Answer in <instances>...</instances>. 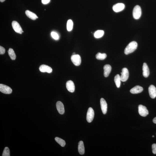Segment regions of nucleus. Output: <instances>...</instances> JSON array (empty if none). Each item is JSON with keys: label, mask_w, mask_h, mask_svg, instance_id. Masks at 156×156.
<instances>
[{"label": "nucleus", "mask_w": 156, "mask_h": 156, "mask_svg": "<svg viewBox=\"0 0 156 156\" xmlns=\"http://www.w3.org/2000/svg\"><path fill=\"white\" fill-rule=\"evenodd\" d=\"M5 50L4 48L0 46V54H3L5 53Z\"/></svg>", "instance_id": "nucleus-29"}, {"label": "nucleus", "mask_w": 156, "mask_h": 156, "mask_svg": "<svg viewBox=\"0 0 156 156\" xmlns=\"http://www.w3.org/2000/svg\"><path fill=\"white\" fill-rule=\"evenodd\" d=\"M121 74V75L120 76L121 81L124 82L127 81L129 76L128 70L127 68H122Z\"/></svg>", "instance_id": "nucleus-5"}, {"label": "nucleus", "mask_w": 156, "mask_h": 156, "mask_svg": "<svg viewBox=\"0 0 156 156\" xmlns=\"http://www.w3.org/2000/svg\"><path fill=\"white\" fill-rule=\"evenodd\" d=\"M75 54H76L75 53H73V54H72V55H75Z\"/></svg>", "instance_id": "nucleus-33"}, {"label": "nucleus", "mask_w": 156, "mask_h": 156, "mask_svg": "<svg viewBox=\"0 0 156 156\" xmlns=\"http://www.w3.org/2000/svg\"><path fill=\"white\" fill-rule=\"evenodd\" d=\"M10 156V151L9 148L8 147H5L2 156Z\"/></svg>", "instance_id": "nucleus-26"}, {"label": "nucleus", "mask_w": 156, "mask_h": 156, "mask_svg": "<svg viewBox=\"0 0 156 156\" xmlns=\"http://www.w3.org/2000/svg\"><path fill=\"white\" fill-rule=\"evenodd\" d=\"M142 14V9L140 6L139 5L135 6L133 11V18L136 20H138Z\"/></svg>", "instance_id": "nucleus-2"}, {"label": "nucleus", "mask_w": 156, "mask_h": 156, "mask_svg": "<svg viewBox=\"0 0 156 156\" xmlns=\"http://www.w3.org/2000/svg\"><path fill=\"white\" fill-rule=\"evenodd\" d=\"M25 14L28 17L33 20H36L38 18L36 14L28 10H26Z\"/></svg>", "instance_id": "nucleus-19"}, {"label": "nucleus", "mask_w": 156, "mask_h": 156, "mask_svg": "<svg viewBox=\"0 0 156 156\" xmlns=\"http://www.w3.org/2000/svg\"><path fill=\"white\" fill-rule=\"evenodd\" d=\"M0 91L3 93L9 94L12 92V90L10 87L6 85L2 84H0Z\"/></svg>", "instance_id": "nucleus-3"}, {"label": "nucleus", "mask_w": 156, "mask_h": 156, "mask_svg": "<svg viewBox=\"0 0 156 156\" xmlns=\"http://www.w3.org/2000/svg\"><path fill=\"white\" fill-rule=\"evenodd\" d=\"M104 31L102 30H98L94 32V36L96 38H100L103 36Z\"/></svg>", "instance_id": "nucleus-23"}, {"label": "nucleus", "mask_w": 156, "mask_h": 156, "mask_svg": "<svg viewBox=\"0 0 156 156\" xmlns=\"http://www.w3.org/2000/svg\"><path fill=\"white\" fill-rule=\"evenodd\" d=\"M67 89L71 92H73L75 90V86L74 83L72 80H68L66 83Z\"/></svg>", "instance_id": "nucleus-12"}, {"label": "nucleus", "mask_w": 156, "mask_h": 156, "mask_svg": "<svg viewBox=\"0 0 156 156\" xmlns=\"http://www.w3.org/2000/svg\"><path fill=\"white\" fill-rule=\"evenodd\" d=\"M148 92L150 97L154 99L156 97V88L153 85H151L148 87Z\"/></svg>", "instance_id": "nucleus-10"}, {"label": "nucleus", "mask_w": 156, "mask_h": 156, "mask_svg": "<svg viewBox=\"0 0 156 156\" xmlns=\"http://www.w3.org/2000/svg\"><path fill=\"white\" fill-rule=\"evenodd\" d=\"M73 21L71 20H68L67 23V29L68 31H71L73 29Z\"/></svg>", "instance_id": "nucleus-24"}, {"label": "nucleus", "mask_w": 156, "mask_h": 156, "mask_svg": "<svg viewBox=\"0 0 156 156\" xmlns=\"http://www.w3.org/2000/svg\"><path fill=\"white\" fill-rule=\"evenodd\" d=\"M8 55L12 60H14L16 58V55L14 50L12 48H9L8 51Z\"/></svg>", "instance_id": "nucleus-21"}, {"label": "nucleus", "mask_w": 156, "mask_h": 156, "mask_svg": "<svg viewBox=\"0 0 156 156\" xmlns=\"http://www.w3.org/2000/svg\"><path fill=\"white\" fill-rule=\"evenodd\" d=\"M138 44L136 42L133 41L130 43L125 48L124 53L126 55H128L132 53L137 49Z\"/></svg>", "instance_id": "nucleus-1"}, {"label": "nucleus", "mask_w": 156, "mask_h": 156, "mask_svg": "<svg viewBox=\"0 0 156 156\" xmlns=\"http://www.w3.org/2000/svg\"><path fill=\"white\" fill-rule=\"evenodd\" d=\"M152 137H154V136H152Z\"/></svg>", "instance_id": "nucleus-34"}, {"label": "nucleus", "mask_w": 156, "mask_h": 156, "mask_svg": "<svg viewBox=\"0 0 156 156\" xmlns=\"http://www.w3.org/2000/svg\"><path fill=\"white\" fill-rule=\"evenodd\" d=\"M96 58L98 60H102L106 58L107 55L105 53L102 54L99 52L96 54Z\"/></svg>", "instance_id": "nucleus-22"}, {"label": "nucleus", "mask_w": 156, "mask_h": 156, "mask_svg": "<svg viewBox=\"0 0 156 156\" xmlns=\"http://www.w3.org/2000/svg\"><path fill=\"white\" fill-rule=\"evenodd\" d=\"M71 60L73 64L76 66H78L81 64V59L80 56L78 54L72 55Z\"/></svg>", "instance_id": "nucleus-4"}, {"label": "nucleus", "mask_w": 156, "mask_h": 156, "mask_svg": "<svg viewBox=\"0 0 156 156\" xmlns=\"http://www.w3.org/2000/svg\"><path fill=\"white\" fill-rule=\"evenodd\" d=\"M143 90L142 87L139 86H136L132 88L130 92L132 94H136L140 93L142 92Z\"/></svg>", "instance_id": "nucleus-17"}, {"label": "nucleus", "mask_w": 156, "mask_h": 156, "mask_svg": "<svg viewBox=\"0 0 156 156\" xmlns=\"http://www.w3.org/2000/svg\"><path fill=\"white\" fill-rule=\"evenodd\" d=\"M50 0H42V3L44 4H47L49 3Z\"/></svg>", "instance_id": "nucleus-30"}, {"label": "nucleus", "mask_w": 156, "mask_h": 156, "mask_svg": "<svg viewBox=\"0 0 156 156\" xmlns=\"http://www.w3.org/2000/svg\"><path fill=\"white\" fill-rule=\"evenodd\" d=\"M153 122L154 123L156 124V117L154 118L153 120Z\"/></svg>", "instance_id": "nucleus-31"}, {"label": "nucleus", "mask_w": 156, "mask_h": 156, "mask_svg": "<svg viewBox=\"0 0 156 156\" xmlns=\"http://www.w3.org/2000/svg\"><path fill=\"white\" fill-rule=\"evenodd\" d=\"M100 105L102 112L104 114H106L107 109V104L105 100L103 98H101L100 101Z\"/></svg>", "instance_id": "nucleus-11"}, {"label": "nucleus", "mask_w": 156, "mask_h": 156, "mask_svg": "<svg viewBox=\"0 0 156 156\" xmlns=\"http://www.w3.org/2000/svg\"><path fill=\"white\" fill-rule=\"evenodd\" d=\"M143 75L145 78H148L150 75L149 68L146 63H144L142 66Z\"/></svg>", "instance_id": "nucleus-15"}, {"label": "nucleus", "mask_w": 156, "mask_h": 156, "mask_svg": "<svg viewBox=\"0 0 156 156\" xmlns=\"http://www.w3.org/2000/svg\"><path fill=\"white\" fill-rule=\"evenodd\" d=\"M40 71L42 72H47L48 73H51L52 71V68L47 65L42 64L39 68Z\"/></svg>", "instance_id": "nucleus-13"}, {"label": "nucleus", "mask_w": 156, "mask_h": 156, "mask_svg": "<svg viewBox=\"0 0 156 156\" xmlns=\"http://www.w3.org/2000/svg\"><path fill=\"white\" fill-rule=\"evenodd\" d=\"M51 35L52 38L54 40H58L59 39V35L56 32H52L51 33Z\"/></svg>", "instance_id": "nucleus-27"}, {"label": "nucleus", "mask_w": 156, "mask_h": 156, "mask_svg": "<svg viewBox=\"0 0 156 156\" xmlns=\"http://www.w3.org/2000/svg\"><path fill=\"white\" fill-rule=\"evenodd\" d=\"M125 8V5L124 4L118 3L113 6L112 9L114 12H121Z\"/></svg>", "instance_id": "nucleus-9"}, {"label": "nucleus", "mask_w": 156, "mask_h": 156, "mask_svg": "<svg viewBox=\"0 0 156 156\" xmlns=\"http://www.w3.org/2000/svg\"><path fill=\"white\" fill-rule=\"evenodd\" d=\"M94 116V112L92 108L90 107L88 109L87 113L86 120L88 122H91L93 120Z\"/></svg>", "instance_id": "nucleus-7"}, {"label": "nucleus", "mask_w": 156, "mask_h": 156, "mask_svg": "<svg viewBox=\"0 0 156 156\" xmlns=\"http://www.w3.org/2000/svg\"><path fill=\"white\" fill-rule=\"evenodd\" d=\"M111 66L109 64H106L104 67V76L105 77H107L109 76L111 70Z\"/></svg>", "instance_id": "nucleus-16"}, {"label": "nucleus", "mask_w": 156, "mask_h": 156, "mask_svg": "<svg viewBox=\"0 0 156 156\" xmlns=\"http://www.w3.org/2000/svg\"><path fill=\"white\" fill-rule=\"evenodd\" d=\"M78 150L80 154L82 155L84 154L85 148L83 142L82 141H80L79 142L78 146Z\"/></svg>", "instance_id": "nucleus-18"}, {"label": "nucleus", "mask_w": 156, "mask_h": 156, "mask_svg": "<svg viewBox=\"0 0 156 156\" xmlns=\"http://www.w3.org/2000/svg\"><path fill=\"white\" fill-rule=\"evenodd\" d=\"M5 0H0V1L1 2H4Z\"/></svg>", "instance_id": "nucleus-32"}, {"label": "nucleus", "mask_w": 156, "mask_h": 156, "mask_svg": "<svg viewBox=\"0 0 156 156\" xmlns=\"http://www.w3.org/2000/svg\"><path fill=\"white\" fill-rule=\"evenodd\" d=\"M138 112L140 116L145 117L147 116L148 114V111L146 108L142 105L138 106Z\"/></svg>", "instance_id": "nucleus-6"}, {"label": "nucleus", "mask_w": 156, "mask_h": 156, "mask_svg": "<svg viewBox=\"0 0 156 156\" xmlns=\"http://www.w3.org/2000/svg\"><path fill=\"white\" fill-rule=\"evenodd\" d=\"M56 107L58 111L60 114H62L64 112V106L62 102L58 101L56 104Z\"/></svg>", "instance_id": "nucleus-14"}, {"label": "nucleus", "mask_w": 156, "mask_h": 156, "mask_svg": "<svg viewBox=\"0 0 156 156\" xmlns=\"http://www.w3.org/2000/svg\"><path fill=\"white\" fill-rule=\"evenodd\" d=\"M12 26L13 29L16 32L20 34H22L24 32L21 26L17 22L13 21L12 22Z\"/></svg>", "instance_id": "nucleus-8"}, {"label": "nucleus", "mask_w": 156, "mask_h": 156, "mask_svg": "<svg viewBox=\"0 0 156 156\" xmlns=\"http://www.w3.org/2000/svg\"><path fill=\"white\" fill-rule=\"evenodd\" d=\"M114 81L116 85V86L118 88H120V76L118 74H117L115 76L114 78Z\"/></svg>", "instance_id": "nucleus-20"}, {"label": "nucleus", "mask_w": 156, "mask_h": 156, "mask_svg": "<svg viewBox=\"0 0 156 156\" xmlns=\"http://www.w3.org/2000/svg\"><path fill=\"white\" fill-rule=\"evenodd\" d=\"M152 152L153 153L156 154V144H154L152 146Z\"/></svg>", "instance_id": "nucleus-28"}, {"label": "nucleus", "mask_w": 156, "mask_h": 156, "mask_svg": "<svg viewBox=\"0 0 156 156\" xmlns=\"http://www.w3.org/2000/svg\"><path fill=\"white\" fill-rule=\"evenodd\" d=\"M56 141L60 145L64 147L66 144V142L64 140L58 137H56L55 138Z\"/></svg>", "instance_id": "nucleus-25"}]
</instances>
